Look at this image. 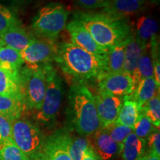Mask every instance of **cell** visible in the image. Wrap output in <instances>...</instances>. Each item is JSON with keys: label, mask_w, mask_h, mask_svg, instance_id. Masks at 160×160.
Returning a JSON list of instances; mask_svg holds the SVG:
<instances>
[{"label": "cell", "mask_w": 160, "mask_h": 160, "mask_svg": "<svg viewBox=\"0 0 160 160\" xmlns=\"http://www.w3.org/2000/svg\"><path fill=\"white\" fill-rule=\"evenodd\" d=\"M142 6L134 0H112L111 7L105 9L126 18L128 16L134 14L139 11Z\"/></svg>", "instance_id": "25"}, {"label": "cell", "mask_w": 160, "mask_h": 160, "mask_svg": "<svg viewBox=\"0 0 160 160\" xmlns=\"http://www.w3.org/2000/svg\"><path fill=\"white\" fill-rule=\"evenodd\" d=\"M82 160H102L99 155L97 153V152L95 151V150L93 149L91 142H90L88 147L87 148L85 153H84Z\"/></svg>", "instance_id": "35"}, {"label": "cell", "mask_w": 160, "mask_h": 160, "mask_svg": "<svg viewBox=\"0 0 160 160\" xmlns=\"http://www.w3.org/2000/svg\"><path fill=\"white\" fill-rule=\"evenodd\" d=\"M24 103L17 98L0 96V116L8 118L12 122L20 119Z\"/></svg>", "instance_id": "24"}, {"label": "cell", "mask_w": 160, "mask_h": 160, "mask_svg": "<svg viewBox=\"0 0 160 160\" xmlns=\"http://www.w3.org/2000/svg\"><path fill=\"white\" fill-rule=\"evenodd\" d=\"M156 128H157L153 125L148 118L139 109V117L133 128V133L139 138L146 140Z\"/></svg>", "instance_id": "28"}, {"label": "cell", "mask_w": 160, "mask_h": 160, "mask_svg": "<svg viewBox=\"0 0 160 160\" xmlns=\"http://www.w3.org/2000/svg\"><path fill=\"white\" fill-rule=\"evenodd\" d=\"M4 46V45H3V43H2V42L1 41V40H0V49L2 48Z\"/></svg>", "instance_id": "39"}, {"label": "cell", "mask_w": 160, "mask_h": 160, "mask_svg": "<svg viewBox=\"0 0 160 160\" xmlns=\"http://www.w3.org/2000/svg\"><path fill=\"white\" fill-rule=\"evenodd\" d=\"M146 153V140L139 138L133 132L124 141L121 155L122 160H141Z\"/></svg>", "instance_id": "17"}, {"label": "cell", "mask_w": 160, "mask_h": 160, "mask_svg": "<svg viewBox=\"0 0 160 160\" xmlns=\"http://www.w3.org/2000/svg\"><path fill=\"white\" fill-rule=\"evenodd\" d=\"M20 25L21 23L17 16L5 6L0 5V33Z\"/></svg>", "instance_id": "31"}, {"label": "cell", "mask_w": 160, "mask_h": 160, "mask_svg": "<svg viewBox=\"0 0 160 160\" xmlns=\"http://www.w3.org/2000/svg\"><path fill=\"white\" fill-rule=\"evenodd\" d=\"M73 18L106 51L125 40L132 32L125 17L107 9L102 12L79 11L73 15Z\"/></svg>", "instance_id": "1"}, {"label": "cell", "mask_w": 160, "mask_h": 160, "mask_svg": "<svg viewBox=\"0 0 160 160\" xmlns=\"http://www.w3.org/2000/svg\"><path fill=\"white\" fill-rule=\"evenodd\" d=\"M141 160H160V156H157L150 152H146L145 156L142 158Z\"/></svg>", "instance_id": "36"}, {"label": "cell", "mask_w": 160, "mask_h": 160, "mask_svg": "<svg viewBox=\"0 0 160 160\" xmlns=\"http://www.w3.org/2000/svg\"><path fill=\"white\" fill-rule=\"evenodd\" d=\"M68 99L66 119L71 131L88 137L101 128L93 96L83 82L71 86Z\"/></svg>", "instance_id": "2"}, {"label": "cell", "mask_w": 160, "mask_h": 160, "mask_svg": "<svg viewBox=\"0 0 160 160\" xmlns=\"http://www.w3.org/2000/svg\"><path fill=\"white\" fill-rule=\"evenodd\" d=\"M45 74L46 90L42 104L37 111V120L46 127H51L55 122L63 98V84L51 64L42 65Z\"/></svg>", "instance_id": "4"}, {"label": "cell", "mask_w": 160, "mask_h": 160, "mask_svg": "<svg viewBox=\"0 0 160 160\" xmlns=\"http://www.w3.org/2000/svg\"><path fill=\"white\" fill-rule=\"evenodd\" d=\"M158 93H159V88L157 87L154 79L150 77L140 80L133 93L125 97L133 100L141 107Z\"/></svg>", "instance_id": "18"}, {"label": "cell", "mask_w": 160, "mask_h": 160, "mask_svg": "<svg viewBox=\"0 0 160 160\" xmlns=\"http://www.w3.org/2000/svg\"><path fill=\"white\" fill-rule=\"evenodd\" d=\"M19 72L14 73L0 68V96L17 98L22 101L20 91Z\"/></svg>", "instance_id": "19"}, {"label": "cell", "mask_w": 160, "mask_h": 160, "mask_svg": "<svg viewBox=\"0 0 160 160\" xmlns=\"http://www.w3.org/2000/svg\"><path fill=\"white\" fill-rule=\"evenodd\" d=\"M71 136V130L65 127L46 137L42 149L45 160H72L69 151Z\"/></svg>", "instance_id": "9"}, {"label": "cell", "mask_w": 160, "mask_h": 160, "mask_svg": "<svg viewBox=\"0 0 160 160\" xmlns=\"http://www.w3.org/2000/svg\"><path fill=\"white\" fill-rule=\"evenodd\" d=\"M150 77H153V67L151 49L150 46H148L145 49L142 50V53L138 62L137 69L132 77L135 88L140 80Z\"/></svg>", "instance_id": "22"}, {"label": "cell", "mask_w": 160, "mask_h": 160, "mask_svg": "<svg viewBox=\"0 0 160 160\" xmlns=\"http://www.w3.org/2000/svg\"><path fill=\"white\" fill-rule=\"evenodd\" d=\"M146 152L160 156V133L159 128H156L146 139Z\"/></svg>", "instance_id": "33"}, {"label": "cell", "mask_w": 160, "mask_h": 160, "mask_svg": "<svg viewBox=\"0 0 160 160\" xmlns=\"http://www.w3.org/2000/svg\"><path fill=\"white\" fill-rule=\"evenodd\" d=\"M142 53V49L136 40L134 32H131L126 42L122 71L133 77Z\"/></svg>", "instance_id": "16"}, {"label": "cell", "mask_w": 160, "mask_h": 160, "mask_svg": "<svg viewBox=\"0 0 160 160\" xmlns=\"http://www.w3.org/2000/svg\"><path fill=\"white\" fill-rule=\"evenodd\" d=\"M12 138L15 145L30 157L42 151L46 137L35 123L18 119L12 123Z\"/></svg>", "instance_id": "7"}, {"label": "cell", "mask_w": 160, "mask_h": 160, "mask_svg": "<svg viewBox=\"0 0 160 160\" xmlns=\"http://www.w3.org/2000/svg\"><path fill=\"white\" fill-rule=\"evenodd\" d=\"M101 128L115 122L123 104L124 97L99 91L93 96Z\"/></svg>", "instance_id": "10"}, {"label": "cell", "mask_w": 160, "mask_h": 160, "mask_svg": "<svg viewBox=\"0 0 160 160\" xmlns=\"http://www.w3.org/2000/svg\"><path fill=\"white\" fill-rule=\"evenodd\" d=\"M20 91L24 105L39 111L46 90L45 74L42 65L22 68L19 72Z\"/></svg>", "instance_id": "6"}, {"label": "cell", "mask_w": 160, "mask_h": 160, "mask_svg": "<svg viewBox=\"0 0 160 160\" xmlns=\"http://www.w3.org/2000/svg\"><path fill=\"white\" fill-rule=\"evenodd\" d=\"M139 114V106L136 102L128 97H124L123 104L115 122L128 126L132 129L137 122Z\"/></svg>", "instance_id": "21"}, {"label": "cell", "mask_w": 160, "mask_h": 160, "mask_svg": "<svg viewBox=\"0 0 160 160\" xmlns=\"http://www.w3.org/2000/svg\"><path fill=\"white\" fill-rule=\"evenodd\" d=\"M108 133L110 137L116 143L122 146L125 139L128 137L130 133L133 132V129L128 126L119 125L113 122L107 127L103 128Z\"/></svg>", "instance_id": "27"}, {"label": "cell", "mask_w": 160, "mask_h": 160, "mask_svg": "<svg viewBox=\"0 0 160 160\" xmlns=\"http://www.w3.org/2000/svg\"><path fill=\"white\" fill-rule=\"evenodd\" d=\"M90 139L85 137L71 136L69 151L72 160H82L85 150L88 147Z\"/></svg>", "instance_id": "29"}, {"label": "cell", "mask_w": 160, "mask_h": 160, "mask_svg": "<svg viewBox=\"0 0 160 160\" xmlns=\"http://www.w3.org/2000/svg\"><path fill=\"white\" fill-rule=\"evenodd\" d=\"M68 11L62 5L50 3L44 6L33 18L32 28L41 38L57 39L67 25Z\"/></svg>", "instance_id": "5"}, {"label": "cell", "mask_w": 160, "mask_h": 160, "mask_svg": "<svg viewBox=\"0 0 160 160\" xmlns=\"http://www.w3.org/2000/svg\"><path fill=\"white\" fill-rule=\"evenodd\" d=\"M12 123L13 122L8 118L0 116V145L12 142Z\"/></svg>", "instance_id": "32"}, {"label": "cell", "mask_w": 160, "mask_h": 160, "mask_svg": "<svg viewBox=\"0 0 160 160\" xmlns=\"http://www.w3.org/2000/svg\"><path fill=\"white\" fill-rule=\"evenodd\" d=\"M134 1L137 2L141 4V5H144V4L145 3V2L147 1V0H134Z\"/></svg>", "instance_id": "38"}, {"label": "cell", "mask_w": 160, "mask_h": 160, "mask_svg": "<svg viewBox=\"0 0 160 160\" xmlns=\"http://www.w3.org/2000/svg\"><path fill=\"white\" fill-rule=\"evenodd\" d=\"M140 111L146 115L153 125L159 129L160 126V97L159 93L139 107Z\"/></svg>", "instance_id": "26"}, {"label": "cell", "mask_w": 160, "mask_h": 160, "mask_svg": "<svg viewBox=\"0 0 160 160\" xmlns=\"http://www.w3.org/2000/svg\"><path fill=\"white\" fill-rule=\"evenodd\" d=\"M127 39L107 51L105 56V73L122 71Z\"/></svg>", "instance_id": "20"}, {"label": "cell", "mask_w": 160, "mask_h": 160, "mask_svg": "<svg viewBox=\"0 0 160 160\" xmlns=\"http://www.w3.org/2000/svg\"><path fill=\"white\" fill-rule=\"evenodd\" d=\"M66 28L71 36L72 43L91 54L105 57L107 51L96 42L89 32L79 21L73 19L66 25Z\"/></svg>", "instance_id": "12"}, {"label": "cell", "mask_w": 160, "mask_h": 160, "mask_svg": "<svg viewBox=\"0 0 160 160\" xmlns=\"http://www.w3.org/2000/svg\"><path fill=\"white\" fill-rule=\"evenodd\" d=\"M97 79L100 91L118 97L131 95L135 89L133 78L123 71L103 73Z\"/></svg>", "instance_id": "11"}, {"label": "cell", "mask_w": 160, "mask_h": 160, "mask_svg": "<svg viewBox=\"0 0 160 160\" xmlns=\"http://www.w3.org/2000/svg\"><path fill=\"white\" fill-rule=\"evenodd\" d=\"M57 51L56 40L34 38L25 50L20 52V54L27 67H37L55 60Z\"/></svg>", "instance_id": "8"}, {"label": "cell", "mask_w": 160, "mask_h": 160, "mask_svg": "<svg viewBox=\"0 0 160 160\" xmlns=\"http://www.w3.org/2000/svg\"><path fill=\"white\" fill-rule=\"evenodd\" d=\"M55 61L65 74L77 82L97 79L105 73V57L91 54L72 42L58 45Z\"/></svg>", "instance_id": "3"}, {"label": "cell", "mask_w": 160, "mask_h": 160, "mask_svg": "<svg viewBox=\"0 0 160 160\" xmlns=\"http://www.w3.org/2000/svg\"><path fill=\"white\" fill-rule=\"evenodd\" d=\"M33 38L21 27V25L11 28L0 33V40L3 45L15 49L19 52L22 51L28 46Z\"/></svg>", "instance_id": "14"}, {"label": "cell", "mask_w": 160, "mask_h": 160, "mask_svg": "<svg viewBox=\"0 0 160 160\" xmlns=\"http://www.w3.org/2000/svg\"><path fill=\"white\" fill-rule=\"evenodd\" d=\"M78 5L86 9L108 8L111 7L112 0H76Z\"/></svg>", "instance_id": "34"}, {"label": "cell", "mask_w": 160, "mask_h": 160, "mask_svg": "<svg viewBox=\"0 0 160 160\" xmlns=\"http://www.w3.org/2000/svg\"><path fill=\"white\" fill-rule=\"evenodd\" d=\"M92 136L93 142H90L102 160H113L121 154L122 146L116 143L103 128L98 130Z\"/></svg>", "instance_id": "13"}, {"label": "cell", "mask_w": 160, "mask_h": 160, "mask_svg": "<svg viewBox=\"0 0 160 160\" xmlns=\"http://www.w3.org/2000/svg\"><path fill=\"white\" fill-rule=\"evenodd\" d=\"M158 30L159 25L152 18L142 16L137 19L134 34L136 40L142 49L148 47L152 40L157 37Z\"/></svg>", "instance_id": "15"}, {"label": "cell", "mask_w": 160, "mask_h": 160, "mask_svg": "<svg viewBox=\"0 0 160 160\" xmlns=\"http://www.w3.org/2000/svg\"><path fill=\"white\" fill-rule=\"evenodd\" d=\"M0 160H29L13 142L0 145Z\"/></svg>", "instance_id": "30"}, {"label": "cell", "mask_w": 160, "mask_h": 160, "mask_svg": "<svg viewBox=\"0 0 160 160\" xmlns=\"http://www.w3.org/2000/svg\"><path fill=\"white\" fill-rule=\"evenodd\" d=\"M24 64L20 52L3 46L0 49V68L11 72H19Z\"/></svg>", "instance_id": "23"}, {"label": "cell", "mask_w": 160, "mask_h": 160, "mask_svg": "<svg viewBox=\"0 0 160 160\" xmlns=\"http://www.w3.org/2000/svg\"><path fill=\"white\" fill-rule=\"evenodd\" d=\"M29 160H45L42 151H39L29 157Z\"/></svg>", "instance_id": "37"}]
</instances>
